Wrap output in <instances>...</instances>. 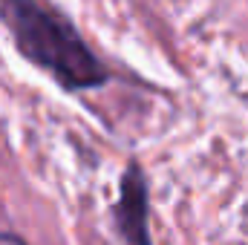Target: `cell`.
<instances>
[{
    "mask_svg": "<svg viewBox=\"0 0 248 245\" xmlns=\"http://www.w3.org/2000/svg\"><path fill=\"white\" fill-rule=\"evenodd\" d=\"M0 243H23V240L15 237V234H0Z\"/></svg>",
    "mask_w": 248,
    "mask_h": 245,
    "instance_id": "cell-3",
    "label": "cell"
},
{
    "mask_svg": "<svg viewBox=\"0 0 248 245\" xmlns=\"http://www.w3.org/2000/svg\"><path fill=\"white\" fill-rule=\"evenodd\" d=\"M113 219H116V231L127 243L147 245L150 243V231H147V179L141 173V168L136 162L127 165L122 176V193L119 202L113 205Z\"/></svg>",
    "mask_w": 248,
    "mask_h": 245,
    "instance_id": "cell-2",
    "label": "cell"
},
{
    "mask_svg": "<svg viewBox=\"0 0 248 245\" xmlns=\"http://www.w3.org/2000/svg\"><path fill=\"white\" fill-rule=\"evenodd\" d=\"M246 101H248V95H246Z\"/></svg>",
    "mask_w": 248,
    "mask_h": 245,
    "instance_id": "cell-4",
    "label": "cell"
},
{
    "mask_svg": "<svg viewBox=\"0 0 248 245\" xmlns=\"http://www.w3.org/2000/svg\"><path fill=\"white\" fill-rule=\"evenodd\" d=\"M0 20L9 26L17 49L66 90H93L110 81L107 66L78 29L41 0H0Z\"/></svg>",
    "mask_w": 248,
    "mask_h": 245,
    "instance_id": "cell-1",
    "label": "cell"
}]
</instances>
